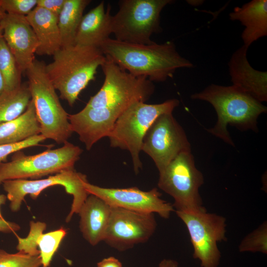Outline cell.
<instances>
[{"instance_id":"d6a6232c","label":"cell","mask_w":267,"mask_h":267,"mask_svg":"<svg viewBox=\"0 0 267 267\" xmlns=\"http://www.w3.org/2000/svg\"><path fill=\"white\" fill-rule=\"evenodd\" d=\"M97 267H122V263L114 257L105 258L97 264Z\"/></svg>"},{"instance_id":"4316f807","label":"cell","mask_w":267,"mask_h":267,"mask_svg":"<svg viewBox=\"0 0 267 267\" xmlns=\"http://www.w3.org/2000/svg\"><path fill=\"white\" fill-rule=\"evenodd\" d=\"M240 252L267 253V223L264 222L257 229L247 235L239 245Z\"/></svg>"},{"instance_id":"3957f363","label":"cell","mask_w":267,"mask_h":267,"mask_svg":"<svg viewBox=\"0 0 267 267\" xmlns=\"http://www.w3.org/2000/svg\"><path fill=\"white\" fill-rule=\"evenodd\" d=\"M105 60L99 48L74 45L56 52L45 71L60 97L72 106Z\"/></svg>"},{"instance_id":"277c9868","label":"cell","mask_w":267,"mask_h":267,"mask_svg":"<svg viewBox=\"0 0 267 267\" xmlns=\"http://www.w3.org/2000/svg\"><path fill=\"white\" fill-rule=\"evenodd\" d=\"M45 64L35 59L26 71L29 89L35 107L41 134L58 144L67 141L73 133L68 114L45 71Z\"/></svg>"},{"instance_id":"8d00e7d4","label":"cell","mask_w":267,"mask_h":267,"mask_svg":"<svg viewBox=\"0 0 267 267\" xmlns=\"http://www.w3.org/2000/svg\"><path fill=\"white\" fill-rule=\"evenodd\" d=\"M3 12V11L2 10V9L1 8V7L0 6V20L1 15H2ZM2 36V32L0 26V38Z\"/></svg>"},{"instance_id":"7402d4cb","label":"cell","mask_w":267,"mask_h":267,"mask_svg":"<svg viewBox=\"0 0 267 267\" xmlns=\"http://www.w3.org/2000/svg\"><path fill=\"white\" fill-rule=\"evenodd\" d=\"M229 19L239 21L245 28L241 34L244 45L249 47L258 39L267 35V0H253L235 7Z\"/></svg>"},{"instance_id":"83f0119b","label":"cell","mask_w":267,"mask_h":267,"mask_svg":"<svg viewBox=\"0 0 267 267\" xmlns=\"http://www.w3.org/2000/svg\"><path fill=\"white\" fill-rule=\"evenodd\" d=\"M39 256H31L22 252L11 254L0 249V267H41Z\"/></svg>"},{"instance_id":"8992f818","label":"cell","mask_w":267,"mask_h":267,"mask_svg":"<svg viewBox=\"0 0 267 267\" xmlns=\"http://www.w3.org/2000/svg\"><path fill=\"white\" fill-rule=\"evenodd\" d=\"M101 67L104 75L103 85L85 107L107 108L121 114L134 102H145L154 93L153 82L133 75L108 58Z\"/></svg>"},{"instance_id":"ac0fdd59","label":"cell","mask_w":267,"mask_h":267,"mask_svg":"<svg viewBox=\"0 0 267 267\" xmlns=\"http://www.w3.org/2000/svg\"><path fill=\"white\" fill-rule=\"evenodd\" d=\"M46 224L41 222H30L27 237L17 236V250L31 256L40 255L42 267H48L52 259L67 232L64 228L43 233Z\"/></svg>"},{"instance_id":"ba28073f","label":"cell","mask_w":267,"mask_h":267,"mask_svg":"<svg viewBox=\"0 0 267 267\" xmlns=\"http://www.w3.org/2000/svg\"><path fill=\"white\" fill-rule=\"evenodd\" d=\"M83 150L68 141L59 148L34 155L21 151L13 153L9 162L0 164V185L7 180L39 179L44 176L74 169Z\"/></svg>"},{"instance_id":"8fae6325","label":"cell","mask_w":267,"mask_h":267,"mask_svg":"<svg viewBox=\"0 0 267 267\" xmlns=\"http://www.w3.org/2000/svg\"><path fill=\"white\" fill-rule=\"evenodd\" d=\"M176 213L188 230L193 258L201 267H218L221 257L218 243L226 240L225 218L206 210Z\"/></svg>"},{"instance_id":"e575fe53","label":"cell","mask_w":267,"mask_h":267,"mask_svg":"<svg viewBox=\"0 0 267 267\" xmlns=\"http://www.w3.org/2000/svg\"><path fill=\"white\" fill-rule=\"evenodd\" d=\"M5 91V86L2 76L0 72V96Z\"/></svg>"},{"instance_id":"4dcf8cb0","label":"cell","mask_w":267,"mask_h":267,"mask_svg":"<svg viewBox=\"0 0 267 267\" xmlns=\"http://www.w3.org/2000/svg\"><path fill=\"white\" fill-rule=\"evenodd\" d=\"M65 0H37V5L50 12L58 17Z\"/></svg>"},{"instance_id":"2e32d148","label":"cell","mask_w":267,"mask_h":267,"mask_svg":"<svg viewBox=\"0 0 267 267\" xmlns=\"http://www.w3.org/2000/svg\"><path fill=\"white\" fill-rule=\"evenodd\" d=\"M120 114L107 108H86L68 114L73 133H77L88 150L101 138L107 137Z\"/></svg>"},{"instance_id":"52a82bcc","label":"cell","mask_w":267,"mask_h":267,"mask_svg":"<svg viewBox=\"0 0 267 267\" xmlns=\"http://www.w3.org/2000/svg\"><path fill=\"white\" fill-rule=\"evenodd\" d=\"M171 0H122L119 9L112 16L111 31L116 40L151 44L154 33L160 32V13Z\"/></svg>"},{"instance_id":"30bf717a","label":"cell","mask_w":267,"mask_h":267,"mask_svg":"<svg viewBox=\"0 0 267 267\" xmlns=\"http://www.w3.org/2000/svg\"><path fill=\"white\" fill-rule=\"evenodd\" d=\"M88 181L86 175L73 169L64 170L46 178L7 180L2 184L7 193V198L10 201L9 207L12 212L19 210L25 196L27 195L35 199L43 190L49 187L63 186L66 192L73 196L71 211L66 219L68 222L74 214H78L89 195L85 187V183Z\"/></svg>"},{"instance_id":"44dd1931","label":"cell","mask_w":267,"mask_h":267,"mask_svg":"<svg viewBox=\"0 0 267 267\" xmlns=\"http://www.w3.org/2000/svg\"><path fill=\"white\" fill-rule=\"evenodd\" d=\"M26 17L38 41V46L36 54L53 55L61 48L58 17L37 5Z\"/></svg>"},{"instance_id":"7a4b0ae2","label":"cell","mask_w":267,"mask_h":267,"mask_svg":"<svg viewBox=\"0 0 267 267\" xmlns=\"http://www.w3.org/2000/svg\"><path fill=\"white\" fill-rule=\"evenodd\" d=\"M190 98L207 101L213 106L217 121L208 132L233 146L234 142L227 130L228 125L242 131L257 132L258 119L267 111V107L262 102L232 85L211 84L201 91L191 94Z\"/></svg>"},{"instance_id":"6da1fadb","label":"cell","mask_w":267,"mask_h":267,"mask_svg":"<svg viewBox=\"0 0 267 267\" xmlns=\"http://www.w3.org/2000/svg\"><path fill=\"white\" fill-rule=\"evenodd\" d=\"M99 48L106 58L122 69L152 82H164L173 78L178 69L193 67L189 60L179 54L171 41L143 44L109 38Z\"/></svg>"},{"instance_id":"d4e9b609","label":"cell","mask_w":267,"mask_h":267,"mask_svg":"<svg viewBox=\"0 0 267 267\" xmlns=\"http://www.w3.org/2000/svg\"><path fill=\"white\" fill-rule=\"evenodd\" d=\"M31 100L28 84L18 89L5 91L0 96V124L11 121L21 115Z\"/></svg>"},{"instance_id":"484cf974","label":"cell","mask_w":267,"mask_h":267,"mask_svg":"<svg viewBox=\"0 0 267 267\" xmlns=\"http://www.w3.org/2000/svg\"><path fill=\"white\" fill-rule=\"evenodd\" d=\"M0 72L5 91L13 90L21 86L22 72L2 36L0 38Z\"/></svg>"},{"instance_id":"9a60e30c","label":"cell","mask_w":267,"mask_h":267,"mask_svg":"<svg viewBox=\"0 0 267 267\" xmlns=\"http://www.w3.org/2000/svg\"><path fill=\"white\" fill-rule=\"evenodd\" d=\"M2 37L22 73L35 59L38 46L36 35L26 16L2 12L0 20Z\"/></svg>"},{"instance_id":"9c48e42d","label":"cell","mask_w":267,"mask_h":267,"mask_svg":"<svg viewBox=\"0 0 267 267\" xmlns=\"http://www.w3.org/2000/svg\"><path fill=\"white\" fill-rule=\"evenodd\" d=\"M203 183L190 152L180 154L159 173L158 186L173 198L175 211H200L206 210L199 191Z\"/></svg>"},{"instance_id":"f546056e","label":"cell","mask_w":267,"mask_h":267,"mask_svg":"<svg viewBox=\"0 0 267 267\" xmlns=\"http://www.w3.org/2000/svg\"><path fill=\"white\" fill-rule=\"evenodd\" d=\"M46 138L41 134L30 137L20 142L0 145V164L7 162V157L11 154L22 149L39 145Z\"/></svg>"},{"instance_id":"d590c367","label":"cell","mask_w":267,"mask_h":267,"mask_svg":"<svg viewBox=\"0 0 267 267\" xmlns=\"http://www.w3.org/2000/svg\"><path fill=\"white\" fill-rule=\"evenodd\" d=\"M7 196L4 194H0V206L5 203ZM0 218H3L0 211Z\"/></svg>"},{"instance_id":"5bb4252c","label":"cell","mask_w":267,"mask_h":267,"mask_svg":"<svg viewBox=\"0 0 267 267\" xmlns=\"http://www.w3.org/2000/svg\"><path fill=\"white\" fill-rule=\"evenodd\" d=\"M85 187L89 194L99 197L111 207L138 212L157 213L164 219L169 218L175 211L173 205L161 198L162 194L156 188L147 191L136 187L105 188L88 181L85 183Z\"/></svg>"},{"instance_id":"4fadbf2b","label":"cell","mask_w":267,"mask_h":267,"mask_svg":"<svg viewBox=\"0 0 267 267\" xmlns=\"http://www.w3.org/2000/svg\"><path fill=\"white\" fill-rule=\"evenodd\" d=\"M156 227L153 213L112 207L103 241L118 251H126L148 241Z\"/></svg>"},{"instance_id":"cb8c5ba5","label":"cell","mask_w":267,"mask_h":267,"mask_svg":"<svg viewBox=\"0 0 267 267\" xmlns=\"http://www.w3.org/2000/svg\"><path fill=\"white\" fill-rule=\"evenodd\" d=\"M89 0H65L58 18L61 48L75 45L77 32Z\"/></svg>"},{"instance_id":"5b68a950","label":"cell","mask_w":267,"mask_h":267,"mask_svg":"<svg viewBox=\"0 0 267 267\" xmlns=\"http://www.w3.org/2000/svg\"><path fill=\"white\" fill-rule=\"evenodd\" d=\"M179 103V100L175 98L159 104L136 102L118 117L108 136L110 146L130 153L136 174L142 168L139 154L147 130L158 117L164 113H172Z\"/></svg>"},{"instance_id":"e0dca14e","label":"cell","mask_w":267,"mask_h":267,"mask_svg":"<svg viewBox=\"0 0 267 267\" xmlns=\"http://www.w3.org/2000/svg\"><path fill=\"white\" fill-rule=\"evenodd\" d=\"M248 47L242 45L232 54L228 63L232 85L261 102L267 101V72L254 69L247 58Z\"/></svg>"},{"instance_id":"836d02e7","label":"cell","mask_w":267,"mask_h":267,"mask_svg":"<svg viewBox=\"0 0 267 267\" xmlns=\"http://www.w3.org/2000/svg\"><path fill=\"white\" fill-rule=\"evenodd\" d=\"M158 267H178V264L174 260L164 259L160 262Z\"/></svg>"},{"instance_id":"f1b7e54d","label":"cell","mask_w":267,"mask_h":267,"mask_svg":"<svg viewBox=\"0 0 267 267\" xmlns=\"http://www.w3.org/2000/svg\"><path fill=\"white\" fill-rule=\"evenodd\" d=\"M37 4V0H0V6L4 12L24 16Z\"/></svg>"},{"instance_id":"ffe728a7","label":"cell","mask_w":267,"mask_h":267,"mask_svg":"<svg viewBox=\"0 0 267 267\" xmlns=\"http://www.w3.org/2000/svg\"><path fill=\"white\" fill-rule=\"evenodd\" d=\"M111 7L107 10L101 1L94 8L83 15L79 26L75 45L99 48L101 44L110 38L112 34Z\"/></svg>"},{"instance_id":"d6986e66","label":"cell","mask_w":267,"mask_h":267,"mask_svg":"<svg viewBox=\"0 0 267 267\" xmlns=\"http://www.w3.org/2000/svg\"><path fill=\"white\" fill-rule=\"evenodd\" d=\"M112 207L99 197L89 194L78 214L80 229L84 238L95 246L103 240Z\"/></svg>"},{"instance_id":"7c38bea8","label":"cell","mask_w":267,"mask_h":267,"mask_svg":"<svg viewBox=\"0 0 267 267\" xmlns=\"http://www.w3.org/2000/svg\"><path fill=\"white\" fill-rule=\"evenodd\" d=\"M141 151L152 159L159 173L181 153L191 152L185 132L172 113L158 117L145 134Z\"/></svg>"},{"instance_id":"1f68e13d","label":"cell","mask_w":267,"mask_h":267,"mask_svg":"<svg viewBox=\"0 0 267 267\" xmlns=\"http://www.w3.org/2000/svg\"><path fill=\"white\" fill-rule=\"evenodd\" d=\"M20 226L12 222L7 221L4 218H0V232L9 233L19 230Z\"/></svg>"},{"instance_id":"603a6c76","label":"cell","mask_w":267,"mask_h":267,"mask_svg":"<svg viewBox=\"0 0 267 267\" xmlns=\"http://www.w3.org/2000/svg\"><path fill=\"white\" fill-rule=\"evenodd\" d=\"M40 134V126L34 103L31 100L21 115L0 124V145L20 142Z\"/></svg>"}]
</instances>
